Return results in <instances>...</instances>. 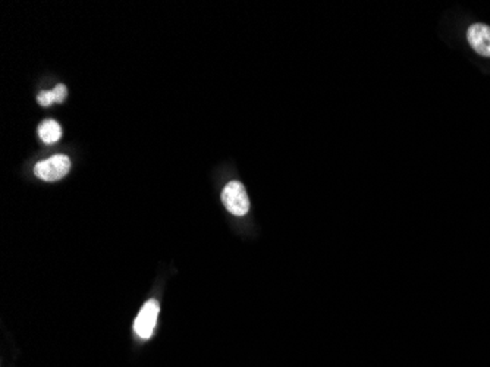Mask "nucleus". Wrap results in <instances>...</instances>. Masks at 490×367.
Returning <instances> with one entry per match:
<instances>
[{"mask_svg":"<svg viewBox=\"0 0 490 367\" xmlns=\"http://www.w3.org/2000/svg\"><path fill=\"white\" fill-rule=\"evenodd\" d=\"M222 202L229 213L234 216H244L250 210V198L247 190L238 181H231L226 184L222 191Z\"/></svg>","mask_w":490,"mask_h":367,"instance_id":"1","label":"nucleus"},{"mask_svg":"<svg viewBox=\"0 0 490 367\" xmlns=\"http://www.w3.org/2000/svg\"><path fill=\"white\" fill-rule=\"evenodd\" d=\"M71 169V160L65 155H56L48 160L38 162L34 166V174L43 181L55 182L68 175Z\"/></svg>","mask_w":490,"mask_h":367,"instance_id":"2","label":"nucleus"},{"mask_svg":"<svg viewBox=\"0 0 490 367\" xmlns=\"http://www.w3.org/2000/svg\"><path fill=\"white\" fill-rule=\"evenodd\" d=\"M160 305L156 300H148L144 305L141 312L136 316L134 322V331L135 333L143 340L151 338L153 332H155L156 324H158V316H159Z\"/></svg>","mask_w":490,"mask_h":367,"instance_id":"3","label":"nucleus"},{"mask_svg":"<svg viewBox=\"0 0 490 367\" xmlns=\"http://www.w3.org/2000/svg\"><path fill=\"white\" fill-rule=\"evenodd\" d=\"M471 48L482 56L490 57V27L484 24H474L467 34Z\"/></svg>","mask_w":490,"mask_h":367,"instance_id":"4","label":"nucleus"},{"mask_svg":"<svg viewBox=\"0 0 490 367\" xmlns=\"http://www.w3.org/2000/svg\"><path fill=\"white\" fill-rule=\"evenodd\" d=\"M38 135L46 144H53L60 139V135H62V128H60V125L53 119L43 120L38 127Z\"/></svg>","mask_w":490,"mask_h":367,"instance_id":"5","label":"nucleus"},{"mask_svg":"<svg viewBox=\"0 0 490 367\" xmlns=\"http://www.w3.org/2000/svg\"><path fill=\"white\" fill-rule=\"evenodd\" d=\"M37 102H38L41 106H50L52 103H56V99H55V95H53V90H50V91H41V93H40L38 97H37Z\"/></svg>","mask_w":490,"mask_h":367,"instance_id":"6","label":"nucleus"},{"mask_svg":"<svg viewBox=\"0 0 490 367\" xmlns=\"http://www.w3.org/2000/svg\"><path fill=\"white\" fill-rule=\"evenodd\" d=\"M53 95H55V99H56V103H62L68 95V90L64 84H59L53 88Z\"/></svg>","mask_w":490,"mask_h":367,"instance_id":"7","label":"nucleus"}]
</instances>
